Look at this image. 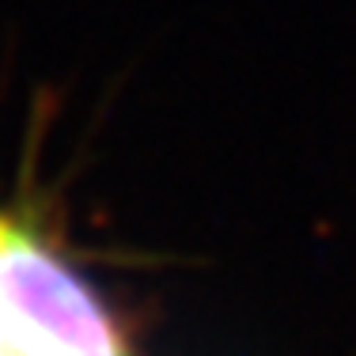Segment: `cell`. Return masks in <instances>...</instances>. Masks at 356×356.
Listing matches in <instances>:
<instances>
[{"mask_svg": "<svg viewBox=\"0 0 356 356\" xmlns=\"http://www.w3.org/2000/svg\"><path fill=\"white\" fill-rule=\"evenodd\" d=\"M0 356H125L91 284L15 216H0Z\"/></svg>", "mask_w": 356, "mask_h": 356, "instance_id": "6da1fadb", "label": "cell"}]
</instances>
